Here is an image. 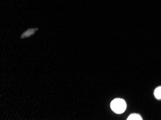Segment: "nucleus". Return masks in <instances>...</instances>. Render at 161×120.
Returning a JSON list of instances; mask_svg holds the SVG:
<instances>
[{
  "instance_id": "nucleus-1",
  "label": "nucleus",
  "mask_w": 161,
  "mask_h": 120,
  "mask_svg": "<svg viewBox=\"0 0 161 120\" xmlns=\"http://www.w3.org/2000/svg\"><path fill=\"white\" fill-rule=\"evenodd\" d=\"M111 108L116 114L124 112L126 108V102L122 99H115L111 103Z\"/></svg>"
},
{
  "instance_id": "nucleus-2",
  "label": "nucleus",
  "mask_w": 161,
  "mask_h": 120,
  "mask_svg": "<svg viewBox=\"0 0 161 120\" xmlns=\"http://www.w3.org/2000/svg\"><path fill=\"white\" fill-rule=\"evenodd\" d=\"M38 29L36 28V29H30V30L25 31V33L21 35V38H28V37H30L31 35H33V34L35 33V32Z\"/></svg>"
},
{
  "instance_id": "nucleus-3",
  "label": "nucleus",
  "mask_w": 161,
  "mask_h": 120,
  "mask_svg": "<svg viewBox=\"0 0 161 120\" xmlns=\"http://www.w3.org/2000/svg\"><path fill=\"white\" fill-rule=\"evenodd\" d=\"M142 117L137 114H131L130 116L127 118V120H142Z\"/></svg>"
},
{
  "instance_id": "nucleus-4",
  "label": "nucleus",
  "mask_w": 161,
  "mask_h": 120,
  "mask_svg": "<svg viewBox=\"0 0 161 120\" xmlns=\"http://www.w3.org/2000/svg\"><path fill=\"white\" fill-rule=\"evenodd\" d=\"M155 97L157 99H161V86L158 87L154 91Z\"/></svg>"
}]
</instances>
